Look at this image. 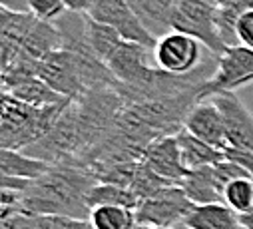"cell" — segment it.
Instances as JSON below:
<instances>
[{
    "label": "cell",
    "mask_w": 253,
    "mask_h": 229,
    "mask_svg": "<svg viewBox=\"0 0 253 229\" xmlns=\"http://www.w3.org/2000/svg\"><path fill=\"white\" fill-rule=\"evenodd\" d=\"M215 12L217 6L208 0H177L169 14L168 26L175 32L200 40L211 54L219 56L227 50V44L217 32Z\"/></svg>",
    "instance_id": "cell-2"
},
{
    "label": "cell",
    "mask_w": 253,
    "mask_h": 229,
    "mask_svg": "<svg viewBox=\"0 0 253 229\" xmlns=\"http://www.w3.org/2000/svg\"><path fill=\"white\" fill-rule=\"evenodd\" d=\"M175 140L179 146V153H181V161L187 169H196V167H204V165H213L217 161H221L225 155L221 150L206 144L204 140L192 136L185 128L175 132Z\"/></svg>",
    "instance_id": "cell-12"
},
{
    "label": "cell",
    "mask_w": 253,
    "mask_h": 229,
    "mask_svg": "<svg viewBox=\"0 0 253 229\" xmlns=\"http://www.w3.org/2000/svg\"><path fill=\"white\" fill-rule=\"evenodd\" d=\"M48 167H50L48 161L20 153L18 150L0 148V174L4 176L20 178V180H36Z\"/></svg>",
    "instance_id": "cell-14"
},
{
    "label": "cell",
    "mask_w": 253,
    "mask_h": 229,
    "mask_svg": "<svg viewBox=\"0 0 253 229\" xmlns=\"http://www.w3.org/2000/svg\"><path fill=\"white\" fill-rule=\"evenodd\" d=\"M84 38L88 48L102 62H108L114 56V52L120 48V44L124 42V38L114 28L90 18L88 14H84Z\"/></svg>",
    "instance_id": "cell-15"
},
{
    "label": "cell",
    "mask_w": 253,
    "mask_h": 229,
    "mask_svg": "<svg viewBox=\"0 0 253 229\" xmlns=\"http://www.w3.org/2000/svg\"><path fill=\"white\" fill-rule=\"evenodd\" d=\"M177 0H144L142 20L152 30V34H160L164 28H169V14Z\"/></svg>",
    "instance_id": "cell-20"
},
{
    "label": "cell",
    "mask_w": 253,
    "mask_h": 229,
    "mask_svg": "<svg viewBox=\"0 0 253 229\" xmlns=\"http://www.w3.org/2000/svg\"><path fill=\"white\" fill-rule=\"evenodd\" d=\"M68 12L72 14H88L94 0H62Z\"/></svg>",
    "instance_id": "cell-24"
},
{
    "label": "cell",
    "mask_w": 253,
    "mask_h": 229,
    "mask_svg": "<svg viewBox=\"0 0 253 229\" xmlns=\"http://www.w3.org/2000/svg\"><path fill=\"white\" fill-rule=\"evenodd\" d=\"M208 2H213V4H215V0H208ZM215 6H217V4H215Z\"/></svg>",
    "instance_id": "cell-29"
},
{
    "label": "cell",
    "mask_w": 253,
    "mask_h": 229,
    "mask_svg": "<svg viewBox=\"0 0 253 229\" xmlns=\"http://www.w3.org/2000/svg\"><path fill=\"white\" fill-rule=\"evenodd\" d=\"M196 203L189 199L181 186L171 184L156 193L140 199L136 211V223L138 225H156V227H171L177 221H183V217L192 211Z\"/></svg>",
    "instance_id": "cell-4"
},
{
    "label": "cell",
    "mask_w": 253,
    "mask_h": 229,
    "mask_svg": "<svg viewBox=\"0 0 253 229\" xmlns=\"http://www.w3.org/2000/svg\"><path fill=\"white\" fill-rule=\"evenodd\" d=\"M134 229H171V227H156V225H136Z\"/></svg>",
    "instance_id": "cell-27"
},
{
    "label": "cell",
    "mask_w": 253,
    "mask_h": 229,
    "mask_svg": "<svg viewBox=\"0 0 253 229\" xmlns=\"http://www.w3.org/2000/svg\"><path fill=\"white\" fill-rule=\"evenodd\" d=\"M210 100H213V104L221 112L229 146L253 152V114L241 102V98L235 92L227 90L210 96Z\"/></svg>",
    "instance_id": "cell-7"
},
{
    "label": "cell",
    "mask_w": 253,
    "mask_h": 229,
    "mask_svg": "<svg viewBox=\"0 0 253 229\" xmlns=\"http://www.w3.org/2000/svg\"><path fill=\"white\" fill-rule=\"evenodd\" d=\"M241 223L245 229H253V209H249L247 213H241Z\"/></svg>",
    "instance_id": "cell-26"
},
{
    "label": "cell",
    "mask_w": 253,
    "mask_h": 229,
    "mask_svg": "<svg viewBox=\"0 0 253 229\" xmlns=\"http://www.w3.org/2000/svg\"><path fill=\"white\" fill-rule=\"evenodd\" d=\"M235 36L239 44L253 48V10H245L239 14L235 24Z\"/></svg>",
    "instance_id": "cell-22"
},
{
    "label": "cell",
    "mask_w": 253,
    "mask_h": 229,
    "mask_svg": "<svg viewBox=\"0 0 253 229\" xmlns=\"http://www.w3.org/2000/svg\"><path fill=\"white\" fill-rule=\"evenodd\" d=\"M223 155L225 159L237 163L239 167H243L247 174L253 178V152H247V150H241V148H235V146H227L223 150Z\"/></svg>",
    "instance_id": "cell-23"
},
{
    "label": "cell",
    "mask_w": 253,
    "mask_h": 229,
    "mask_svg": "<svg viewBox=\"0 0 253 229\" xmlns=\"http://www.w3.org/2000/svg\"><path fill=\"white\" fill-rule=\"evenodd\" d=\"M245 10H253V0H237L231 4H223L217 6L215 12V24H217V32L221 36V40L227 46H235L237 44V36H235V24L241 12Z\"/></svg>",
    "instance_id": "cell-18"
},
{
    "label": "cell",
    "mask_w": 253,
    "mask_h": 229,
    "mask_svg": "<svg viewBox=\"0 0 253 229\" xmlns=\"http://www.w3.org/2000/svg\"><path fill=\"white\" fill-rule=\"evenodd\" d=\"M66 12L62 0H28V14L42 22L60 20Z\"/></svg>",
    "instance_id": "cell-21"
},
{
    "label": "cell",
    "mask_w": 253,
    "mask_h": 229,
    "mask_svg": "<svg viewBox=\"0 0 253 229\" xmlns=\"http://www.w3.org/2000/svg\"><path fill=\"white\" fill-rule=\"evenodd\" d=\"M90 225L92 229H134L136 211L122 205H98L90 209Z\"/></svg>",
    "instance_id": "cell-17"
},
{
    "label": "cell",
    "mask_w": 253,
    "mask_h": 229,
    "mask_svg": "<svg viewBox=\"0 0 253 229\" xmlns=\"http://www.w3.org/2000/svg\"><path fill=\"white\" fill-rule=\"evenodd\" d=\"M200 44V40L175 30L169 34H162L154 46V64L169 74H192L202 62Z\"/></svg>",
    "instance_id": "cell-6"
},
{
    "label": "cell",
    "mask_w": 253,
    "mask_h": 229,
    "mask_svg": "<svg viewBox=\"0 0 253 229\" xmlns=\"http://www.w3.org/2000/svg\"><path fill=\"white\" fill-rule=\"evenodd\" d=\"M183 128L204 140L206 144L217 148V150H225L229 146L227 136H225V126H223V118L219 108L213 104V100H206V102H196L189 112L183 118Z\"/></svg>",
    "instance_id": "cell-8"
},
{
    "label": "cell",
    "mask_w": 253,
    "mask_h": 229,
    "mask_svg": "<svg viewBox=\"0 0 253 229\" xmlns=\"http://www.w3.org/2000/svg\"><path fill=\"white\" fill-rule=\"evenodd\" d=\"M0 8L14 14H28V0H0Z\"/></svg>",
    "instance_id": "cell-25"
},
{
    "label": "cell",
    "mask_w": 253,
    "mask_h": 229,
    "mask_svg": "<svg viewBox=\"0 0 253 229\" xmlns=\"http://www.w3.org/2000/svg\"><path fill=\"white\" fill-rule=\"evenodd\" d=\"M217 62L210 80L202 88V98H210L217 92H235L243 86L253 84V48L235 44L215 56Z\"/></svg>",
    "instance_id": "cell-3"
},
{
    "label": "cell",
    "mask_w": 253,
    "mask_h": 229,
    "mask_svg": "<svg viewBox=\"0 0 253 229\" xmlns=\"http://www.w3.org/2000/svg\"><path fill=\"white\" fill-rule=\"evenodd\" d=\"M181 223L185 229H245L241 215L223 201L194 205Z\"/></svg>",
    "instance_id": "cell-10"
},
{
    "label": "cell",
    "mask_w": 253,
    "mask_h": 229,
    "mask_svg": "<svg viewBox=\"0 0 253 229\" xmlns=\"http://www.w3.org/2000/svg\"><path fill=\"white\" fill-rule=\"evenodd\" d=\"M12 229H92L90 219L60 213H26L12 217Z\"/></svg>",
    "instance_id": "cell-13"
},
{
    "label": "cell",
    "mask_w": 253,
    "mask_h": 229,
    "mask_svg": "<svg viewBox=\"0 0 253 229\" xmlns=\"http://www.w3.org/2000/svg\"><path fill=\"white\" fill-rule=\"evenodd\" d=\"M140 203V197L128 188L122 184H94L86 195V205L88 209L98 207V205H122V207H130L136 209Z\"/></svg>",
    "instance_id": "cell-16"
},
{
    "label": "cell",
    "mask_w": 253,
    "mask_h": 229,
    "mask_svg": "<svg viewBox=\"0 0 253 229\" xmlns=\"http://www.w3.org/2000/svg\"><path fill=\"white\" fill-rule=\"evenodd\" d=\"M183 193L192 199L196 205L202 203H213V201H223L221 191L213 180V171L211 165L196 167V169H187L185 176L179 182Z\"/></svg>",
    "instance_id": "cell-11"
},
{
    "label": "cell",
    "mask_w": 253,
    "mask_h": 229,
    "mask_svg": "<svg viewBox=\"0 0 253 229\" xmlns=\"http://www.w3.org/2000/svg\"><path fill=\"white\" fill-rule=\"evenodd\" d=\"M231 2H237V0H215L217 6H223V4H231Z\"/></svg>",
    "instance_id": "cell-28"
},
{
    "label": "cell",
    "mask_w": 253,
    "mask_h": 229,
    "mask_svg": "<svg viewBox=\"0 0 253 229\" xmlns=\"http://www.w3.org/2000/svg\"><path fill=\"white\" fill-rule=\"evenodd\" d=\"M88 16L114 28L124 40L138 42L154 50L156 46V34L144 24V20L134 12V8L126 0H94Z\"/></svg>",
    "instance_id": "cell-5"
},
{
    "label": "cell",
    "mask_w": 253,
    "mask_h": 229,
    "mask_svg": "<svg viewBox=\"0 0 253 229\" xmlns=\"http://www.w3.org/2000/svg\"><path fill=\"white\" fill-rule=\"evenodd\" d=\"M142 163L146 167H150L160 178L168 180L169 184H177V186L187 171V167L181 161V153H179L175 136H166V138L154 140L146 148V152L142 155Z\"/></svg>",
    "instance_id": "cell-9"
},
{
    "label": "cell",
    "mask_w": 253,
    "mask_h": 229,
    "mask_svg": "<svg viewBox=\"0 0 253 229\" xmlns=\"http://www.w3.org/2000/svg\"><path fill=\"white\" fill-rule=\"evenodd\" d=\"M96 182L74 167H48L36 180H30L20 193V207L26 213H60L88 219L86 195Z\"/></svg>",
    "instance_id": "cell-1"
},
{
    "label": "cell",
    "mask_w": 253,
    "mask_h": 229,
    "mask_svg": "<svg viewBox=\"0 0 253 229\" xmlns=\"http://www.w3.org/2000/svg\"><path fill=\"white\" fill-rule=\"evenodd\" d=\"M223 203H227L239 215L253 209V178L243 176L231 180L223 190Z\"/></svg>",
    "instance_id": "cell-19"
}]
</instances>
